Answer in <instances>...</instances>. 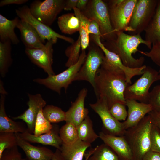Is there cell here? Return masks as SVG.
Listing matches in <instances>:
<instances>
[{"mask_svg":"<svg viewBox=\"0 0 160 160\" xmlns=\"http://www.w3.org/2000/svg\"><path fill=\"white\" fill-rule=\"evenodd\" d=\"M20 20L18 17L9 20L0 14V42L10 41L17 45L20 42L14 30Z\"/></svg>","mask_w":160,"mask_h":160,"instance_id":"24","label":"cell"},{"mask_svg":"<svg viewBox=\"0 0 160 160\" xmlns=\"http://www.w3.org/2000/svg\"><path fill=\"white\" fill-rule=\"evenodd\" d=\"M149 52L139 51L142 55L149 58L159 68V72L160 73V43L153 44Z\"/></svg>","mask_w":160,"mask_h":160,"instance_id":"38","label":"cell"},{"mask_svg":"<svg viewBox=\"0 0 160 160\" xmlns=\"http://www.w3.org/2000/svg\"><path fill=\"white\" fill-rule=\"evenodd\" d=\"M17 146L6 149L4 152L0 160H22L21 153Z\"/></svg>","mask_w":160,"mask_h":160,"instance_id":"40","label":"cell"},{"mask_svg":"<svg viewBox=\"0 0 160 160\" xmlns=\"http://www.w3.org/2000/svg\"><path fill=\"white\" fill-rule=\"evenodd\" d=\"M152 125L148 114L136 126L125 131L124 135L131 149L132 160H142L151 150L150 134Z\"/></svg>","mask_w":160,"mask_h":160,"instance_id":"3","label":"cell"},{"mask_svg":"<svg viewBox=\"0 0 160 160\" xmlns=\"http://www.w3.org/2000/svg\"><path fill=\"white\" fill-rule=\"evenodd\" d=\"M28 108L23 113L13 119L24 121L26 124L27 131L33 134L38 113L39 111L46 106V103L40 94L32 95L28 93Z\"/></svg>","mask_w":160,"mask_h":160,"instance_id":"15","label":"cell"},{"mask_svg":"<svg viewBox=\"0 0 160 160\" xmlns=\"http://www.w3.org/2000/svg\"><path fill=\"white\" fill-rule=\"evenodd\" d=\"M81 49L80 37L79 36L77 40L68 47L65 51V54L68 59L65 63V66L68 68L76 63L78 61Z\"/></svg>","mask_w":160,"mask_h":160,"instance_id":"33","label":"cell"},{"mask_svg":"<svg viewBox=\"0 0 160 160\" xmlns=\"http://www.w3.org/2000/svg\"></svg>","mask_w":160,"mask_h":160,"instance_id":"52","label":"cell"},{"mask_svg":"<svg viewBox=\"0 0 160 160\" xmlns=\"http://www.w3.org/2000/svg\"><path fill=\"white\" fill-rule=\"evenodd\" d=\"M17 145L25 153L28 160H51L54 153L52 150L44 147L34 146L15 133Z\"/></svg>","mask_w":160,"mask_h":160,"instance_id":"21","label":"cell"},{"mask_svg":"<svg viewBox=\"0 0 160 160\" xmlns=\"http://www.w3.org/2000/svg\"><path fill=\"white\" fill-rule=\"evenodd\" d=\"M141 44L145 45L150 49L151 48L152 45L143 39L140 34L130 35L119 31L116 32V39L106 41V47H105L117 54L125 66L131 68H137L143 65L145 58L142 56L135 58L132 55L139 52L138 48Z\"/></svg>","mask_w":160,"mask_h":160,"instance_id":"2","label":"cell"},{"mask_svg":"<svg viewBox=\"0 0 160 160\" xmlns=\"http://www.w3.org/2000/svg\"><path fill=\"white\" fill-rule=\"evenodd\" d=\"M91 144L79 139L70 144L63 143L60 149L65 160H82L87 149Z\"/></svg>","mask_w":160,"mask_h":160,"instance_id":"23","label":"cell"},{"mask_svg":"<svg viewBox=\"0 0 160 160\" xmlns=\"http://www.w3.org/2000/svg\"><path fill=\"white\" fill-rule=\"evenodd\" d=\"M128 85L123 72H109L100 68L96 74L93 89L97 99L104 98L109 108L116 103L126 105L124 92Z\"/></svg>","mask_w":160,"mask_h":160,"instance_id":"1","label":"cell"},{"mask_svg":"<svg viewBox=\"0 0 160 160\" xmlns=\"http://www.w3.org/2000/svg\"><path fill=\"white\" fill-rule=\"evenodd\" d=\"M51 160H65L60 149H56L52 156Z\"/></svg>","mask_w":160,"mask_h":160,"instance_id":"47","label":"cell"},{"mask_svg":"<svg viewBox=\"0 0 160 160\" xmlns=\"http://www.w3.org/2000/svg\"><path fill=\"white\" fill-rule=\"evenodd\" d=\"M87 160H121L116 153L105 143L95 147Z\"/></svg>","mask_w":160,"mask_h":160,"instance_id":"30","label":"cell"},{"mask_svg":"<svg viewBox=\"0 0 160 160\" xmlns=\"http://www.w3.org/2000/svg\"><path fill=\"white\" fill-rule=\"evenodd\" d=\"M22 160H28L27 159H24V158H22Z\"/></svg>","mask_w":160,"mask_h":160,"instance_id":"51","label":"cell"},{"mask_svg":"<svg viewBox=\"0 0 160 160\" xmlns=\"http://www.w3.org/2000/svg\"><path fill=\"white\" fill-rule=\"evenodd\" d=\"M17 28L20 31L21 40L25 48H39L44 46V43L36 31L27 22L20 19Z\"/></svg>","mask_w":160,"mask_h":160,"instance_id":"20","label":"cell"},{"mask_svg":"<svg viewBox=\"0 0 160 160\" xmlns=\"http://www.w3.org/2000/svg\"><path fill=\"white\" fill-rule=\"evenodd\" d=\"M78 0H66L63 9L66 11H70L76 7Z\"/></svg>","mask_w":160,"mask_h":160,"instance_id":"45","label":"cell"},{"mask_svg":"<svg viewBox=\"0 0 160 160\" xmlns=\"http://www.w3.org/2000/svg\"><path fill=\"white\" fill-rule=\"evenodd\" d=\"M82 12L89 18L95 20L98 23L101 38L109 41L115 40L116 32L112 25L107 4L102 0H92Z\"/></svg>","mask_w":160,"mask_h":160,"instance_id":"4","label":"cell"},{"mask_svg":"<svg viewBox=\"0 0 160 160\" xmlns=\"http://www.w3.org/2000/svg\"><path fill=\"white\" fill-rule=\"evenodd\" d=\"M137 0H111L107 4L111 24L116 32L127 31Z\"/></svg>","mask_w":160,"mask_h":160,"instance_id":"9","label":"cell"},{"mask_svg":"<svg viewBox=\"0 0 160 160\" xmlns=\"http://www.w3.org/2000/svg\"><path fill=\"white\" fill-rule=\"evenodd\" d=\"M90 19L88 27L89 34H92L95 36H100L101 37V34L98 23L95 20L92 19Z\"/></svg>","mask_w":160,"mask_h":160,"instance_id":"41","label":"cell"},{"mask_svg":"<svg viewBox=\"0 0 160 160\" xmlns=\"http://www.w3.org/2000/svg\"><path fill=\"white\" fill-rule=\"evenodd\" d=\"M17 145V135L15 133L5 132H0V158L4 151Z\"/></svg>","mask_w":160,"mask_h":160,"instance_id":"35","label":"cell"},{"mask_svg":"<svg viewBox=\"0 0 160 160\" xmlns=\"http://www.w3.org/2000/svg\"><path fill=\"white\" fill-rule=\"evenodd\" d=\"M59 126L53 125L49 132L36 136L27 131L22 133H16L21 138L29 142L49 145L60 149L63 142L59 135Z\"/></svg>","mask_w":160,"mask_h":160,"instance_id":"19","label":"cell"},{"mask_svg":"<svg viewBox=\"0 0 160 160\" xmlns=\"http://www.w3.org/2000/svg\"><path fill=\"white\" fill-rule=\"evenodd\" d=\"M159 71L146 66L141 77L132 84L128 85L124 92L125 100H132L148 103L149 90L152 84L157 81Z\"/></svg>","mask_w":160,"mask_h":160,"instance_id":"8","label":"cell"},{"mask_svg":"<svg viewBox=\"0 0 160 160\" xmlns=\"http://www.w3.org/2000/svg\"><path fill=\"white\" fill-rule=\"evenodd\" d=\"M142 160H160V153L150 150L145 154Z\"/></svg>","mask_w":160,"mask_h":160,"instance_id":"43","label":"cell"},{"mask_svg":"<svg viewBox=\"0 0 160 160\" xmlns=\"http://www.w3.org/2000/svg\"><path fill=\"white\" fill-rule=\"evenodd\" d=\"M100 138L109 147L121 160H132V156L129 146L124 136H117L100 132Z\"/></svg>","mask_w":160,"mask_h":160,"instance_id":"18","label":"cell"},{"mask_svg":"<svg viewBox=\"0 0 160 160\" xmlns=\"http://www.w3.org/2000/svg\"><path fill=\"white\" fill-rule=\"evenodd\" d=\"M52 39L47 41L44 46L39 48H25V52L34 64L42 69L48 76L55 75L52 68L53 63Z\"/></svg>","mask_w":160,"mask_h":160,"instance_id":"14","label":"cell"},{"mask_svg":"<svg viewBox=\"0 0 160 160\" xmlns=\"http://www.w3.org/2000/svg\"><path fill=\"white\" fill-rule=\"evenodd\" d=\"M73 10L75 15L79 21V31L81 39V49L82 50H85L89 45V43L88 27L90 19L77 8H74Z\"/></svg>","mask_w":160,"mask_h":160,"instance_id":"29","label":"cell"},{"mask_svg":"<svg viewBox=\"0 0 160 160\" xmlns=\"http://www.w3.org/2000/svg\"><path fill=\"white\" fill-rule=\"evenodd\" d=\"M89 1L88 0H78L76 8L80 10H84L86 8Z\"/></svg>","mask_w":160,"mask_h":160,"instance_id":"46","label":"cell"},{"mask_svg":"<svg viewBox=\"0 0 160 160\" xmlns=\"http://www.w3.org/2000/svg\"><path fill=\"white\" fill-rule=\"evenodd\" d=\"M0 132L22 133L27 131V127L23 123L14 121L8 116L5 110V95L0 94Z\"/></svg>","mask_w":160,"mask_h":160,"instance_id":"22","label":"cell"},{"mask_svg":"<svg viewBox=\"0 0 160 160\" xmlns=\"http://www.w3.org/2000/svg\"><path fill=\"white\" fill-rule=\"evenodd\" d=\"M57 23L61 32L71 35L79 31V23L74 13H68L58 17Z\"/></svg>","mask_w":160,"mask_h":160,"instance_id":"26","label":"cell"},{"mask_svg":"<svg viewBox=\"0 0 160 160\" xmlns=\"http://www.w3.org/2000/svg\"><path fill=\"white\" fill-rule=\"evenodd\" d=\"M12 44L10 41L0 42V74L2 78L6 76L12 63Z\"/></svg>","mask_w":160,"mask_h":160,"instance_id":"28","label":"cell"},{"mask_svg":"<svg viewBox=\"0 0 160 160\" xmlns=\"http://www.w3.org/2000/svg\"><path fill=\"white\" fill-rule=\"evenodd\" d=\"M158 80H160V73H159L157 78V81Z\"/></svg>","mask_w":160,"mask_h":160,"instance_id":"50","label":"cell"},{"mask_svg":"<svg viewBox=\"0 0 160 160\" xmlns=\"http://www.w3.org/2000/svg\"><path fill=\"white\" fill-rule=\"evenodd\" d=\"M151 116L152 123L160 132V114L151 111L148 113Z\"/></svg>","mask_w":160,"mask_h":160,"instance_id":"42","label":"cell"},{"mask_svg":"<svg viewBox=\"0 0 160 160\" xmlns=\"http://www.w3.org/2000/svg\"><path fill=\"white\" fill-rule=\"evenodd\" d=\"M126 105L120 103L113 105L109 108V111L113 116L119 121H125L127 116Z\"/></svg>","mask_w":160,"mask_h":160,"instance_id":"37","label":"cell"},{"mask_svg":"<svg viewBox=\"0 0 160 160\" xmlns=\"http://www.w3.org/2000/svg\"><path fill=\"white\" fill-rule=\"evenodd\" d=\"M150 140L151 150L160 153V132L153 124L150 131Z\"/></svg>","mask_w":160,"mask_h":160,"instance_id":"39","label":"cell"},{"mask_svg":"<svg viewBox=\"0 0 160 160\" xmlns=\"http://www.w3.org/2000/svg\"><path fill=\"white\" fill-rule=\"evenodd\" d=\"M0 94L5 95L7 94V92L4 88L3 83L1 80H0Z\"/></svg>","mask_w":160,"mask_h":160,"instance_id":"49","label":"cell"},{"mask_svg":"<svg viewBox=\"0 0 160 160\" xmlns=\"http://www.w3.org/2000/svg\"><path fill=\"white\" fill-rule=\"evenodd\" d=\"M95 149V147L94 148L90 149L87 153H85L84 155L85 158V160H87L90 156L93 153Z\"/></svg>","mask_w":160,"mask_h":160,"instance_id":"48","label":"cell"},{"mask_svg":"<svg viewBox=\"0 0 160 160\" xmlns=\"http://www.w3.org/2000/svg\"><path fill=\"white\" fill-rule=\"evenodd\" d=\"M92 37L104 54L100 68L109 72H123L125 74L127 83L129 85L131 84L132 79L134 76L143 74L146 65L137 68H131L125 66L117 54L106 48L101 41V36L92 35Z\"/></svg>","mask_w":160,"mask_h":160,"instance_id":"7","label":"cell"},{"mask_svg":"<svg viewBox=\"0 0 160 160\" xmlns=\"http://www.w3.org/2000/svg\"><path fill=\"white\" fill-rule=\"evenodd\" d=\"M145 31V41L152 45L160 43V0H158L155 13Z\"/></svg>","mask_w":160,"mask_h":160,"instance_id":"25","label":"cell"},{"mask_svg":"<svg viewBox=\"0 0 160 160\" xmlns=\"http://www.w3.org/2000/svg\"><path fill=\"white\" fill-rule=\"evenodd\" d=\"M79 138L91 144L99 137L93 127L92 122L89 115L76 127Z\"/></svg>","mask_w":160,"mask_h":160,"instance_id":"27","label":"cell"},{"mask_svg":"<svg viewBox=\"0 0 160 160\" xmlns=\"http://www.w3.org/2000/svg\"><path fill=\"white\" fill-rule=\"evenodd\" d=\"M59 135L63 143H72L79 138L76 127L71 123H66L59 130Z\"/></svg>","mask_w":160,"mask_h":160,"instance_id":"32","label":"cell"},{"mask_svg":"<svg viewBox=\"0 0 160 160\" xmlns=\"http://www.w3.org/2000/svg\"><path fill=\"white\" fill-rule=\"evenodd\" d=\"M104 56L103 52L100 48H90L83 64L75 78L74 81H87L94 89L96 74L102 64Z\"/></svg>","mask_w":160,"mask_h":160,"instance_id":"12","label":"cell"},{"mask_svg":"<svg viewBox=\"0 0 160 160\" xmlns=\"http://www.w3.org/2000/svg\"><path fill=\"white\" fill-rule=\"evenodd\" d=\"M87 92L86 88H83L80 91L75 101L71 103V106L65 112L66 122L71 123L76 127L88 115V110L85 107Z\"/></svg>","mask_w":160,"mask_h":160,"instance_id":"16","label":"cell"},{"mask_svg":"<svg viewBox=\"0 0 160 160\" xmlns=\"http://www.w3.org/2000/svg\"><path fill=\"white\" fill-rule=\"evenodd\" d=\"M66 0H35L30 4L31 14L36 19L49 26L63 9Z\"/></svg>","mask_w":160,"mask_h":160,"instance_id":"10","label":"cell"},{"mask_svg":"<svg viewBox=\"0 0 160 160\" xmlns=\"http://www.w3.org/2000/svg\"><path fill=\"white\" fill-rule=\"evenodd\" d=\"M42 109H41L36 119L33 134L36 136L50 132L53 125L48 121L43 115Z\"/></svg>","mask_w":160,"mask_h":160,"instance_id":"34","label":"cell"},{"mask_svg":"<svg viewBox=\"0 0 160 160\" xmlns=\"http://www.w3.org/2000/svg\"><path fill=\"white\" fill-rule=\"evenodd\" d=\"M89 105L100 117L105 130L104 132L117 136L124 135L126 130L123 122L118 121L111 115L104 98L97 99L95 103H90Z\"/></svg>","mask_w":160,"mask_h":160,"instance_id":"13","label":"cell"},{"mask_svg":"<svg viewBox=\"0 0 160 160\" xmlns=\"http://www.w3.org/2000/svg\"><path fill=\"white\" fill-rule=\"evenodd\" d=\"M15 12L18 17L27 22L35 29L44 43L46 39L47 41L52 39L56 43L58 39L71 44L74 42L72 38L57 33L49 26L36 19L31 14L27 6L24 5L16 9Z\"/></svg>","mask_w":160,"mask_h":160,"instance_id":"11","label":"cell"},{"mask_svg":"<svg viewBox=\"0 0 160 160\" xmlns=\"http://www.w3.org/2000/svg\"><path fill=\"white\" fill-rule=\"evenodd\" d=\"M28 0H3L0 2V7L10 4L20 5L27 2Z\"/></svg>","mask_w":160,"mask_h":160,"instance_id":"44","label":"cell"},{"mask_svg":"<svg viewBox=\"0 0 160 160\" xmlns=\"http://www.w3.org/2000/svg\"><path fill=\"white\" fill-rule=\"evenodd\" d=\"M85 50H82L78 62L73 65L57 74L48 76L45 78H36L33 81L61 94L62 88L65 92L69 85L73 81L77 74L83 64L86 57Z\"/></svg>","mask_w":160,"mask_h":160,"instance_id":"5","label":"cell"},{"mask_svg":"<svg viewBox=\"0 0 160 160\" xmlns=\"http://www.w3.org/2000/svg\"><path fill=\"white\" fill-rule=\"evenodd\" d=\"M126 105L128 108L127 116L123 123L125 129L127 130L138 124L152 109L149 103L132 100H126Z\"/></svg>","mask_w":160,"mask_h":160,"instance_id":"17","label":"cell"},{"mask_svg":"<svg viewBox=\"0 0 160 160\" xmlns=\"http://www.w3.org/2000/svg\"><path fill=\"white\" fill-rule=\"evenodd\" d=\"M148 103L152 111L160 113V85L155 86L150 92Z\"/></svg>","mask_w":160,"mask_h":160,"instance_id":"36","label":"cell"},{"mask_svg":"<svg viewBox=\"0 0 160 160\" xmlns=\"http://www.w3.org/2000/svg\"><path fill=\"white\" fill-rule=\"evenodd\" d=\"M158 0H137L127 31L130 35L140 34L153 17Z\"/></svg>","mask_w":160,"mask_h":160,"instance_id":"6","label":"cell"},{"mask_svg":"<svg viewBox=\"0 0 160 160\" xmlns=\"http://www.w3.org/2000/svg\"><path fill=\"white\" fill-rule=\"evenodd\" d=\"M42 112L45 118L51 123L65 121V112L56 106L46 105L42 109Z\"/></svg>","mask_w":160,"mask_h":160,"instance_id":"31","label":"cell"}]
</instances>
